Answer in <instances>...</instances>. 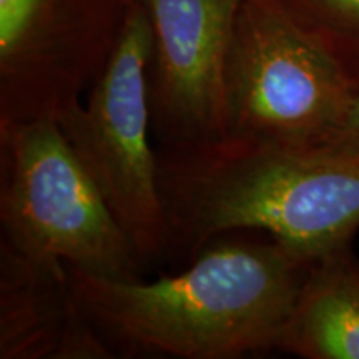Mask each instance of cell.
<instances>
[{"label":"cell","mask_w":359,"mask_h":359,"mask_svg":"<svg viewBox=\"0 0 359 359\" xmlns=\"http://www.w3.org/2000/svg\"><path fill=\"white\" fill-rule=\"evenodd\" d=\"M311 264L269 240L217 245L151 283L69 271L79 311L111 356L235 359L280 346Z\"/></svg>","instance_id":"cell-1"},{"label":"cell","mask_w":359,"mask_h":359,"mask_svg":"<svg viewBox=\"0 0 359 359\" xmlns=\"http://www.w3.org/2000/svg\"><path fill=\"white\" fill-rule=\"evenodd\" d=\"M156 160L168 251L257 230L314 263L359 230V160L233 138L161 147Z\"/></svg>","instance_id":"cell-2"},{"label":"cell","mask_w":359,"mask_h":359,"mask_svg":"<svg viewBox=\"0 0 359 359\" xmlns=\"http://www.w3.org/2000/svg\"><path fill=\"white\" fill-rule=\"evenodd\" d=\"M2 246L87 275L140 281L143 259L55 116L0 122Z\"/></svg>","instance_id":"cell-3"},{"label":"cell","mask_w":359,"mask_h":359,"mask_svg":"<svg viewBox=\"0 0 359 359\" xmlns=\"http://www.w3.org/2000/svg\"><path fill=\"white\" fill-rule=\"evenodd\" d=\"M151 48L148 13L143 4L133 0L87 100L72 102L55 115L72 150L143 263L167 257L168 251L158 160L150 145Z\"/></svg>","instance_id":"cell-4"},{"label":"cell","mask_w":359,"mask_h":359,"mask_svg":"<svg viewBox=\"0 0 359 359\" xmlns=\"http://www.w3.org/2000/svg\"><path fill=\"white\" fill-rule=\"evenodd\" d=\"M226 137L311 148L354 88L334 58L283 4L245 0L224 74Z\"/></svg>","instance_id":"cell-5"},{"label":"cell","mask_w":359,"mask_h":359,"mask_svg":"<svg viewBox=\"0 0 359 359\" xmlns=\"http://www.w3.org/2000/svg\"><path fill=\"white\" fill-rule=\"evenodd\" d=\"M245 0H145L154 35L148 100L161 147L226 137L224 74Z\"/></svg>","instance_id":"cell-6"},{"label":"cell","mask_w":359,"mask_h":359,"mask_svg":"<svg viewBox=\"0 0 359 359\" xmlns=\"http://www.w3.org/2000/svg\"><path fill=\"white\" fill-rule=\"evenodd\" d=\"M0 358H110L79 311L69 266L27 258L2 246Z\"/></svg>","instance_id":"cell-7"},{"label":"cell","mask_w":359,"mask_h":359,"mask_svg":"<svg viewBox=\"0 0 359 359\" xmlns=\"http://www.w3.org/2000/svg\"><path fill=\"white\" fill-rule=\"evenodd\" d=\"M278 349L306 359H359V259L351 246L311 264Z\"/></svg>","instance_id":"cell-8"},{"label":"cell","mask_w":359,"mask_h":359,"mask_svg":"<svg viewBox=\"0 0 359 359\" xmlns=\"http://www.w3.org/2000/svg\"><path fill=\"white\" fill-rule=\"evenodd\" d=\"M359 90V0H283Z\"/></svg>","instance_id":"cell-9"},{"label":"cell","mask_w":359,"mask_h":359,"mask_svg":"<svg viewBox=\"0 0 359 359\" xmlns=\"http://www.w3.org/2000/svg\"><path fill=\"white\" fill-rule=\"evenodd\" d=\"M43 0H0V70L19 58L32 37Z\"/></svg>","instance_id":"cell-10"},{"label":"cell","mask_w":359,"mask_h":359,"mask_svg":"<svg viewBox=\"0 0 359 359\" xmlns=\"http://www.w3.org/2000/svg\"><path fill=\"white\" fill-rule=\"evenodd\" d=\"M309 150L359 160V90L353 92L351 100L341 114L338 122Z\"/></svg>","instance_id":"cell-11"}]
</instances>
